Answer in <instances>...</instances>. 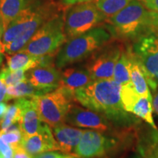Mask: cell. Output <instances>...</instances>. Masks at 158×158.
Masks as SVG:
<instances>
[{
    "mask_svg": "<svg viewBox=\"0 0 158 158\" xmlns=\"http://www.w3.org/2000/svg\"><path fill=\"white\" fill-rule=\"evenodd\" d=\"M141 95L138 94L133 86L130 84L123 85L121 88V100L124 109L131 113L132 110L138 102Z\"/></svg>",
    "mask_w": 158,
    "mask_h": 158,
    "instance_id": "cell-24",
    "label": "cell"
},
{
    "mask_svg": "<svg viewBox=\"0 0 158 158\" xmlns=\"http://www.w3.org/2000/svg\"><path fill=\"white\" fill-rule=\"evenodd\" d=\"M36 0H0V11L2 18L4 31L22 11Z\"/></svg>",
    "mask_w": 158,
    "mask_h": 158,
    "instance_id": "cell-19",
    "label": "cell"
},
{
    "mask_svg": "<svg viewBox=\"0 0 158 158\" xmlns=\"http://www.w3.org/2000/svg\"><path fill=\"white\" fill-rule=\"evenodd\" d=\"M109 27H96L68 40L56 53L55 65L59 70L83 62L114 40Z\"/></svg>",
    "mask_w": 158,
    "mask_h": 158,
    "instance_id": "cell-3",
    "label": "cell"
},
{
    "mask_svg": "<svg viewBox=\"0 0 158 158\" xmlns=\"http://www.w3.org/2000/svg\"><path fill=\"white\" fill-rule=\"evenodd\" d=\"M152 109L153 111L155 112V114H157L158 116V91L156 92L155 95L152 97Z\"/></svg>",
    "mask_w": 158,
    "mask_h": 158,
    "instance_id": "cell-33",
    "label": "cell"
},
{
    "mask_svg": "<svg viewBox=\"0 0 158 158\" xmlns=\"http://www.w3.org/2000/svg\"><path fill=\"white\" fill-rule=\"evenodd\" d=\"M106 22L114 36L123 40H135L154 32L152 11L140 0H133Z\"/></svg>",
    "mask_w": 158,
    "mask_h": 158,
    "instance_id": "cell-4",
    "label": "cell"
},
{
    "mask_svg": "<svg viewBox=\"0 0 158 158\" xmlns=\"http://www.w3.org/2000/svg\"><path fill=\"white\" fill-rule=\"evenodd\" d=\"M113 79L122 86L131 83L130 73V56L128 49H123L114 71Z\"/></svg>",
    "mask_w": 158,
    "mask_h": 158,
    "instance_id": "cell-21",
    "label": "cell"
},
{
    "mask_svg": "<svg viewBox=\"0 0 158 158\" xmlns=\"http://www.w3.org/2000/svg\"><path fill=\"white\" fill-rule=\"evenodd\" d=\"M130 56V73L131 84L136 92L141 96L146 97L152 100L145 74L139 59L131 48H128Z\"/></svg>",
    "mask_w": 158,
    "mask_h": 158,
    "instance_id": "cell-17",
    "label": "cell"
},
{
    "mask_svg": "<svg viewBox=\"0 0 158 158\" xmlns=\"http://www.w3.org/2000/svg\"><path fill=\"white\" fill-rule=\"evenodd\" d=\"M62 158H77V157H75L74 155H70V154H68V155H67L66 157H62Z\"/></svg>",
    "mask_w": 158,
    "mask_h": 158,
    "instance_id": "cell-37",
    "label": "cell"
},
{
    "mask_svg": "<svg viewBox=\"0 0 158 158\" xmlns=\"http://www.w3.org/2000/svg\"><path fill=\"white\" fill-rule=\"evenodd\" d=\"M7 86L5 84L2 74L0 73V102L5 101L6 95H7Z\"/></svg>",
    "mask_w": 158,
    "mask_h": 158,
    "instance_id": "cell-29",
    "label": "cell"
},
{
    "mask_svg": "<svg viewBox=\"0 0 158 158\" xmlns=\"http://www.w3.org/2000/svg\"><path fill=\"white\" fill-rule=\"evenodd\" d=\"M2 54H3V51L0 49V64H1L2 62Z\"/></svg>",
    "mask_w": 158,
    "mask_h": 158,
    "instance_id": "cell-36",
    "label": "cell"
},
{
    "mask_svg": "<svg viewBox=\"0 0 158 158\" xmlns=\"http://www.w3.org/2000/svg\"><path fill=\"white\" fill-rule=\"evenodd\" d=\"M0 73L2 74L4 80L7 86H14L19 83L27 81L24 70H19L10 71L7 67H3Z\"/></svg>",
    "mask_w": 158,
    "mask_h": 158,
    "instance_id": "cell-25",
    "label": "cell"
},
{
    "mask_svg": "<svg viewBox=\"0 0 158 158\" xmlns=\"http://www.w3.org/2000/svg\"><path fill=\"white\" fill-rule=\"evenodd\" d=\"M84 131V129L73 127L70 124L68 125L66 123L52 128L53 135L58 144L59 151L70 155H73Z\"/></svg>",
    "mask_w": 158,
    "mask_h": 158,
    "instance_id": "cell-16",
    "label": "cell"
},
{
    "mask_svg": "<svg viewBox=\"0 0 158 158\" xmlns=\"http://www.w3.org/2000/svg\"><path fill=\"white\" fill-rule=\"evenodd\" d=\"M95 0H58V2L62 5L71 6L76 4L89 2H94Z\"/></svg>",
    "mask_w": 158,
    "mask_h": 158,
    "instance_id": "cell-31",
    "label": "cell"
},
{
    "mask_svg": "<svg viewBox=\"0 0 158 158\" xmlns=\"http://www.w3.org/2000/svg\"><path fill=\"white\" fill-rule=\"evenodd\" d=\"M124 48L113 40L86 59L83 66L93 81L113 79L114 68Z\"/></svg>",
    "mask_w": 158,
    "mask_h": 158,
    "instance_id": "cell-8",
    "label": "cell"
},
{
    "mask_svg": "<svg viewBox=\"0 0 158 158\" xmlns=\"http://www.w3.org/2000/svg\"><path fill=\"white\" fill-rule=\"evenodd\" d=\"M21 108V118L19 124L23 138L34 135L40 129L42 121L32 98H21L15 99Z\"/></svg>",
    "mask_w": 158,
    "mask_h": 158,
    "instance_id": "cell-14",
    "label": "cell"
},
{
    "mask_svg": "<svg viewBox=\"0 0 158 158\" xmlns=\"http://www.w3.org/2000/svg\"><path fill=\"white\" fill-rule=\"evenodd\" d=\"M0 49L3 51V45H2V40H0ZM3 53H4V51H3Z\"/></svg>",
    "mask_w": 158,
    "mask_h": 158,
    "instance_id": "cell-38",
    "label": "cell"
},
{
    "mask_svg": "<svg viewBox=\"0 0 158 158\" xmlns=\"http://www.w3.org/2000/svg\"><path fill=\"white\" fill-rule=\"evenodd\" d=\"M116 145V141L104 133L84 130L73 155L77 158H103Z\"/></svg>",
    "mask_w": 158,
    "mask_h": 158,
    "instance_id": "cell-10",
    "label": "cell"
},
{
    "mask_svg": "<svg viewBox=\"0 0 158 158\" xmlns=\"http://www.w3.org/2000/svg\"><path fill=\"white\" fill-rule=\"evenodd\" d=\"M92 81H94L83 65L70 68L67 67L62 71V78L59 87L74 96L76 90L88 86Z\"/></svg>",
    "mask_w": 158,
    "mask_h": 158,
    "instance_id": "cell-15",
    "label": "cell"
},
{
    "mask_svg": "<svg viewBox=\"0 0 158 158\" xmlns=\"http://www.w3.org/2000/svg\"><path fill=\"white\" fill-rule=\"evenodd\" d=\"M0 137L6 143H8L13 149L22 146L23 136L21 130H14V131L1 133Z\"/></svg>",
    "mask_w": 158,
    "mask_h": 158,
    "instance_id": "cell-26",
    "label": "cell"
},
{
    "mask_svg": "<svg viewBox=\"0 0 158 158\" xmlns=\"http://www.w3.org/2000/svg\"><path fill=\"white\" fill-rule=\"evenodd\" d=\"M133 158H141V157H139V156H135V157H133Z\"/></svg>",
    "mask_w": 158,
    "mask_h": 158,
    "instance_id": "cell-39",
    "label": "cell"
},
{
    "mask_svg": "<svg viewBox=\"0 0 158 158\" xmlns=\"http://www.w3.org/2000/svg\"><path fill=\"white\" fill-rule=\"evenodd\" d=\"M26 77L35 87L51 92L59 88L62 71L56 68L55 64H39L27 71Z\"/></svg>",
    "mask_w": 158,
    "mask_h": 158,
    "instance_id": "cell-12",
    "label": "cell"
},
{
    "mask_svg": "<svg viewBox=\"0 0 158 158\" xmlns=\"http://www.w3.org/2000/svg\"><path fill=\"white\" fill-rule=\"evenodd\" d=\"M48 92L47 90L35 87L28 81H26L14 86H7L5 102L21 98H33V97L41 96Z\"/></svg>",
    "mask_w": 158,
    "mask_h": 158,
    "instance_id": "cell-20",
    "label": "cell"
},
{
    "mask_svg": "<svg viewBox=\"0 0 158 158\" xmlns=\"http://www.w3.org/2000/svg\"><path fill=\"white\" fill-rule=\"evenodd\" d=\"M7 106L5 102H0V120L2 118V117L5 115L6 110H7Z\"/></svg>",
    "mask_w": 158,
    "mask_h": 158,
    "instance_id": "cell-34",
    "label": "cell"
},
{
    "mask_svg": "<svg viewBox=\"0 0 158 158\" xmlns=\"http://www.w3.org/2000/svg\"><path fill=\"white\" fill-rule=\"evenodd\" d=\"M13 150V158H33L24 149H23L22 146L15 148V149Z\"/></svg>",
    "mask_w": 158,
    "mask_h": 158,
    "instance_id": "cell-28",
    "label": "cell"
},
{
    "mask_svg": "<svg viewBox=\"0 0 158 158\" xmlns=\"http://www.w3.org/2000/svg\"><path fill=\"white\" fill-rule=\"evenodd\" d=\"M7 68L10 71L22 70L28 71L43 64L45 56H38L20 51L13 54H5Z\"/></svg>",
    "mask_w": 158,
    "mask_h": 158,
    "instance_id": "cell-18",
    "label": "cell"
},
{
    "mask_svg": "<svg viewBox=\"0 0 158 158\" xmlns=\"http://www.w3.org/2000/svg\"><path fill=\"white\" fill-rule=\"evenodd\" d=\"M3 158H13V156H10V157H4Z\"/></svg>",
    "mask_w": 158,
    "mask_h": 158,
    "instance_id": "cell-40",
    "label": "cell"
},
{
    "mask_svg": "<svg viewBox=\"0 0 158 158\" xmlns=\"http://www.w3.org/2000/svg\"><path fill=\"white\" fill-rule=\"evenodd\" d=\"M0 154L2 157H10L13 156V150L8 143H7L0 137Z\"/></svg>",
    "mask_w": 158,
    "mask_h": 158,
    "instance_id": "cell-27",
    "label": "cell"
},
{
    "mask_svg": "<svg viewBox=\"0 0 158 158\" xmlns=\"http://www.w3.org/2000/svg\"><path fill=\"white\" fill-rule=\"evenodd\" d=\"M152 22L154 32L158 33V12L152 11Z\"/></svg>",
    "mask_w": 158,
    "mask_h": 158,
    "instance_id": "cell-32",
    "label": "cell"
},
{
    "mask_svg": "<svg viewBox=\"0 0 158 158\" xmlns=\"http://www.w3.org/2000/svg\"><path fill=\"white\" fill-rule=\"evenodd\" d=\"M22 147L32 157L47 152L59 151L52 130L45 123L42 124L37 133L23 138Z\"/></svg>",
    "mask_w": 158,
    "mask_h": 158,
    "instance_id": "cell-13",
    "label": "cell"
},
{
    "mask_svg": "<svg viewBox=\"0 0 158 158\" xmlns=\"http://www.w3.org/2000/svg\"><path fill=\"white\" fill-rule=\"evenodd\" d=\"M67 40L64 14L58 12L37 29L21 51L38 56L54 55Z\"/></svg>",
    "mask_w": 158,
    "mask_h": 158,
    "instance_id": "cell-5",
    "label": "cell"
},
{
    "mask_svg": "<svg viewBox=\"0 0 158 158\" xmlns=\"http://www.w3.org/2000/svg\"><path fill=\"white\" fill-rule=\"evenodd\" d=\"M121 88L122 85L114 79L94 81L76 90L75 100L84 107L106 116L114 124H127L133 118L122 106Z\"/></svg>",
    "mask_w": 158,
    "mask_h": 158,
    "instance_id": "cell-1",
    "label": "cell"
},
{
    "mask_svg": "<svg viewBox=\"0 0 158 158\" xmlns=\"http://www.w3.org/2000/svg\"><path fill=\"white\" fill-rule=\"evenodd\" d=\"M32 98L40 120L51 128L65 123L71 104L76 100L74 96L59 87L53 92Z\"/></svg>",
    "mask_w": 158,
    "mask_h": 158,
    "instance_id": "cell-6",
    "label": "cell"
},
{
    "mask_svg": "<svg viewBox=\"0 0 158 158\" xmlns=\"http://www.w3.org/2000/svg\"><path fill=\"white\" fill-rule=\"evenodd\" d=\"M107 18L94 2L71 5L64 13V32L68 40L84 34L106 21Z\"/></svg>",
    "mask_w": 158,
    "mask_h": 158,
    "instance_id": "cell-7",
    "label": "cell"
},
{
    "mask_svg": "<svg viewBox=\"0 0 158 158\" xmlns=\"http://www.w3.org/2000/svg\"><path fill=\"white\" fill-rule=\"evenodd\" d=\"M150 11L158 12V0H140Z\"/></svg>",
    "mask_w": 158,
    "mask_h": 158,
    "instance_id": "cell-30",
    "label": "cell"
},
{
    "mask_svg": "<svg viewBox=\"0 0 158 158\" xmlns=\"http://www.w3.org/2000/svg\"><path fill=\"white\" fill-rule=\"evenodd\" d=\"M65 123L73 127L89 128L104 133L111 131L113 127V122L106 116L76 103L71 104Z\"/></svg>",
    "mask_w": 158,
    "mask_h": 158,
    "instance_id": "cell-11",
    "label": "cell"
},
{
    "mask_svg": "<svg viewBox=\"0 0 158 158\" xmlns=\"http://www.w3.org/2000/svg\"><path fill=\"white\" fill-rule=\"evenodd\" d=\"M58 12V7L52 0H36L4 31V53L13 54L22 50L37 29Z\"/></svg>",
    "mask_w": 158,
    "mask_h": 158,
    "instance_id": "cell-2",
    "label": "cell"
},
{
    "mask_svg": "<svg viewBox=\"0 0 158 158\" xmlns=\"http://www.w3.org/2000/svg\"><path fill=\"white\" fill-rule=\"evenodd\" d=\"M132 1L133 0H95L94 2L108 19L125 7Z\"/></svg>",
    "mask_w": 158,
    "mask_h": 158,
    "instance_id": "cell-23",
    "label": "cell"
},
{
    "mask_svg": "<svg viewBox=\"0 0 158 158\" xmlns=\"http://www.w3.org/2000/svg\"><path fill=\"white\" fill-rule=\"evenodd\" d=\"M132 50L141 62L148 85L155 91L158 87V33L137 40Z\"/></svg>",
    "mask_w": 158,
    "mask_h": 158,
    "instance_id": "cell-9",
    "label": "cell"
},
{
    "mask_svg": "<svg viewBox=\"0 0 158 158\" xmlns=\"http://www.w3.org/2000/svg\"><path fill=\"white\" fill-rule=\"evenodd\" d=\"M152 102V100L148 98L141 96V98L138 99V102L134 106L131 113L143 119L154 129L157 130V127L152 117L153 109Z\"/></svg>",
    "mask_w": 158,
    "mask_h": 158,
    "instance_id": "cell-22",
    "label": "cell"
},
{
    "mask_svg": "<svg viewBox=\"0 0 158 158\" xmlns=\"http://www.w3.org/2000/svg\"><path fill=\"white\" fill-rule=\"evenodd\" d=\"M4 32L3 29V22H2V18L1 11H0V37H2Z\"/></svg>",
    "mask_w": 158,
    "mask_h": 158,
    "instance_id": "cell-35",
    "label": "cell"
}]
</instances>
